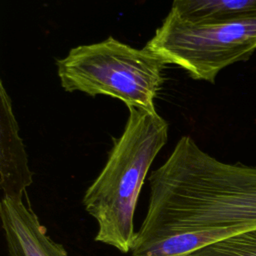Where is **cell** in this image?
<instances>
[{
	"mask_svg": "<svg viewBox=\"0 0 256 256\" xmlns=\"http://www.w3.org/2000/svg\"><path fill=\"white\" fill-rule=\"evenodd\" d=\"M148 181L147 212L133 244L186 231L256 229V166L222 162L190 136Z\"/></svg>",
	"mask_w": 256,
	"mask_h": 256,
	"instance_id": "6da1fadb",
	"label": "cell"
},
{
	"mask_svg": "<svg viewBox=\"0 0 256 256\" xmlns=\"http://www.w3.org/2000/svg\"><path fill=\"white\" fill-rule=\"evenodd\" d=\"M168 122L156 110L129 109L122 134L114 139L101 172L84 193L82 204L95 219V241L131 252L134 214L150 167L168 140Z\"/></svg>",
	"mask_w": 256,
	"mask_h": 256,
	"instance_id": "7a4b0ae2",
	"label": "cell"
},
{
	"mask_svg": "<svg viewBox=\"0 0 256 256\" xmlns=\"http://www.w3.org/2000/svg\"><path fill=\"white\" fill-rule=\"evenodd\" d=\"M56 66L66 92L107 95L122 101L128 109L155 111L166 64L146 48L137 49L108 37L72 48L56 61Z\"/></svg>",
	"mask_w": 256,
	"mask_h": 256,
	"instance_id": "3957f363",
	"label": "cell"
},
{
	"mask_svg": "<svg viewBox=\"0 0 256 256\" xmlns=\"http://www.w3.org/2000/svg\"><path fill=\"white\" fill-rule=\"evenodd\" d=\"M144 48L191 78L214 83L222 69L246 60L256 49V18L196 22L170 11Z\"/></svg>",
	"mask_w": 256,
	"mask_h": 256,
	"instance_id": "277c9868",
	"label": "cell"
},
{
	"mask_svg": "<svg viewBox=\"0 0 256 256\" xmlns=\"http://www.w3.org/2000/svg\"><path fill=\"white\" fill-rule=\"evenodd\" d=\"M0 218L9 256H69L64 246L48 235L28 197H2Z\"/></svg>",
	"mask_w": 256,
	"mask_h": 256,
	"instance_id": "5b68a950",
	"label": "cell"
},
{
	"mask_svg": "<svg viewBox=\"0 0 256 256\" xmlns=\"http://www.w3.org/2000/svg\"><path fill=\"white\" fill-rule=\"evenodd\" d=\"M0 186L2 197L21 200L32 184L23 140L19 135L12 102L4 83H0Z\"/></svg>",
	"mask_w": 256,
	"mask_h": 256,
	"instance_id": "8992f818",
	"label": "cell"
},
{
	"mask_svg": "<svg viewBox=\"0 0 256 256\" xmlns=\"http://www.w3.org/2000/svg\"><path fill=\"white\" fill-rule=\"evenodd\" d=\"M241 232L243 231L237 228H216L172 233L133 244L131 254L132 256H187L206 245Z\"/></svg>",
	"mask_w": 256,
	"mask_h": 256,
	"instance_id": "52a82bcc",
	"label": "cell"
},
{
	"mask_svg": "<svg viewBox=\"0 0 256 256\" xmlns=\"http://www.w3.org/2000/svg\"><path fill=\"white\" fill-rule=\"evenodd\" d=\"M176 15L196 22H225L256 18V0H173Z\"/></svg>",
	"mask_w": 256,
	"mask_h": 256,
	"instance_id": "ba28073f",
	"label": "cell"
},
{
	"mask_svg": "<svg viewBox=\"0 0 256 256\" xmlns=\"http://www.w3.org/2000/svg\"><path fill=\"white\" fill-rule=\"evenodd\" d=\"M187 256H256V229L216 241Z\"/></svg>",
	"mask_w": 256,
	"mask_h": 256,
	"instance_id": "9c48e42d",
	"label": "cell"
}]
</instances>
